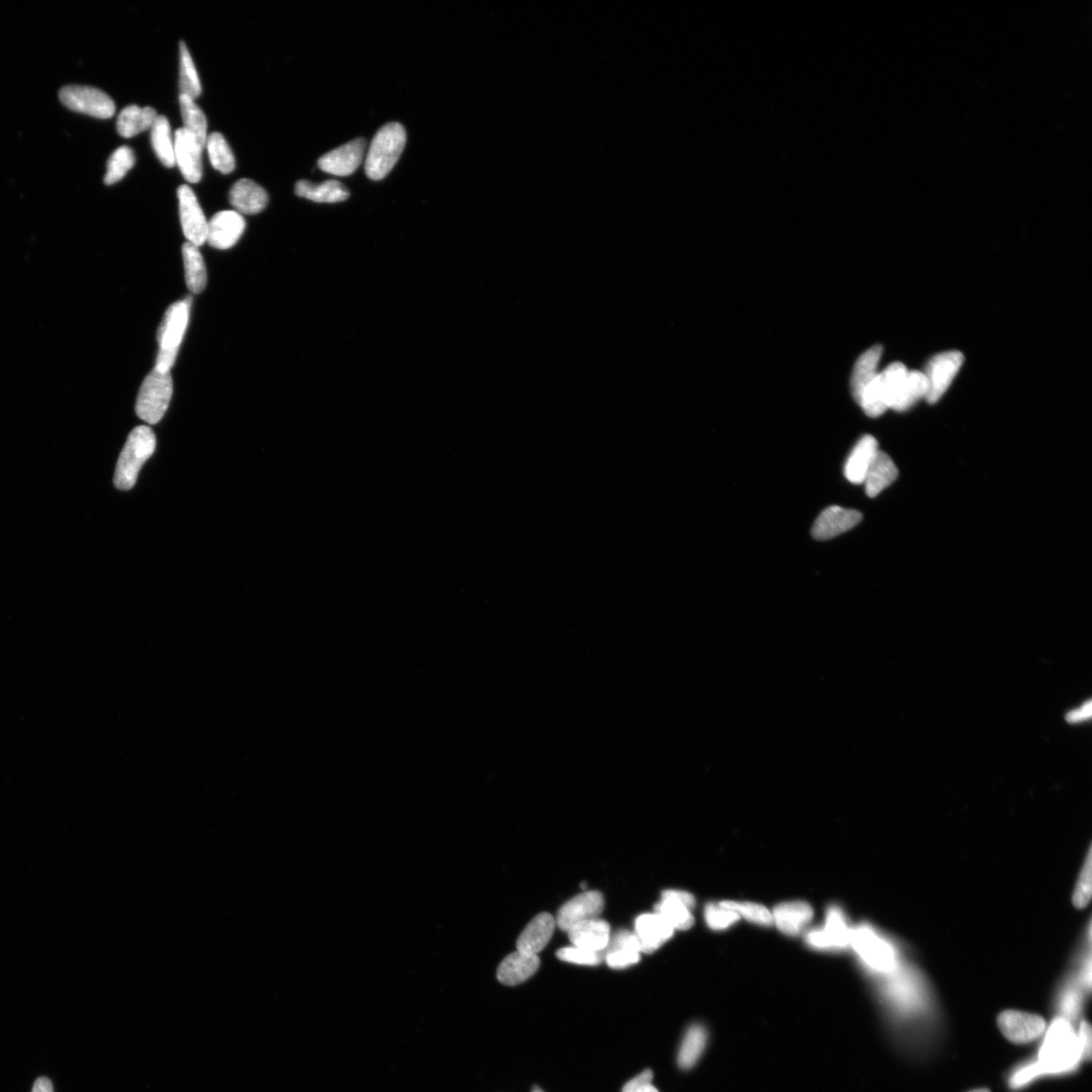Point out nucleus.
I'll return each instance as SVG.
<instances>
[{"label": "nucleus", "mask_w": 1092, "mask_h": 1092, "mask_svg": "<svg viewBox=\"0 0 1092 1092\" xmlns=\"http://www.w3.org/2000/svg\"><path fill=\"white\" fill-rule=\"evenodd\" d=\"M156 438L150 427L139 426L132 431L120 455L114 483L121 491L135 486L141 467L155 454Z\"/></svg>", "instance_id": "f03ea898"}, {"label": "nucleus", "mask_w": 1092, "mask_h": 1092, "mask_svg": "<svg viewBox=\"0 0 1092 1092\" xmlns=\"http://www.w3.org/2000/svg\"><path fill=\"white\" fill-rule=\"evenodd\" d=\"M898 477V468L892 458L884 452H878L865 477L866 493L870 498L879 495L891 486Z\"/></svg>", "instance_id": "393cba45"}, {"label": "nucleus", "mask_w": 1092, "mask_h": 1092, "mask_svg": "<svg viewBox=\"0 0 1092 1092\" xmlns=\"http://www.w3.org/2000/svg\"><path fill=\"white\" fill-rule=\"evenodd\" d=\"M604 905V896L599 891L580 893L560 907L556 918L557 925L568 932L581 923L599 918Z\"/></svg>", "instance_id": "9b49d317"}, {"label": "nucleus", "mask_w": 1092, "mask_h": 1092, "mask_svg": "<svg viewBox=\"0 0 1092 1092\" xmlns=\"http://www.w3.org/2000/svg\"><path fill=\"white\" fill-rule=\"evenodd\" d=\"M675 930L657 913L644 914L636 921V935L638 937L641 953L651 954L667 943Z\"/></svg>", "instance_id": "a211bd4d"}, {"label": "nucleus", "mask_w": 1092, "mask_h": 1092, "mask_svg": "<svg viewBox=\"0 0 1092 1092\" xmlns=\"http://www.w3.org/2000/svg\"><path fill=\"white\" fill-rule=\"evenodd\" d=\"M878 452L879 448L876 439L871 435L863 436L845 463L844 472L846 479L855 485L864 484Z\"/></svg>", "instance_id": "b1692460"}, {"label": "nucleus", "mask_w": 1092, "mask_h": 1092, "mask_svg": "<svg viewBox=\"0 0 1092 1092\" xmlns=\"http://www.w3.org/2000/svg\"><path fill=\"white\" fill-rule=\"evenodd\" d=\"M707 1043V1032L706 1028L700 1025H694L684 1037L679 1055L678 1063L682 1069H690L696 1064L701 1057L704 1049Z\"/></svg>", "instance_id": "2f4dec72"}, {"label": "nucleus", "mask_w": 1092, "mask_h": 1092, "mask_svg": "<svg viewBox=\"0 0 1092 1092\" xmlns=\"http://www.w3.org/2000/svg\"><path fill=\"white\" fill-rule=\"evenodd\" d=\"M182 258L189 290L195 293H201L206 288L208 273L199 247L190 242L183 244Z\"/></svg>", "instance_id": "c756f323"}, {"label": "nucleus", "mask_w": 1092, "mask_h": 1092, "mask_svg": "<svg viewBox=\"0 0 1092 1092\" xmlns=\"http://www.w3.org/2000/svg\"><path fill=\"white\" fill-rule=\"evenodd\" d=\"M721 904L752 924L760 926H770L773 925L772 913L767 907L762 904L733 901L721 902Z\"/></svg>", "instance_id": "e433bc0d"}, {"label": "nucleus", "mask_w": 1092, "mask_h": 1092, "mask_svg": "<svg viewBox=\"0 0 1092 1092\" xmlns=\"http://www.w3.org/2000/svg\"><path fill=\"white\" fill-rule=\"evenodd\" d=\"M927 389L928 385L924 373L908 371L891 409L897 412L910 410L918 401L925 399Z\"/></svg>", "instance_id": "c85d7f7f"}, {"label": "nucleus", "mask_w": 1092, "mask_h": 1092, "mask_svg": "<svg viewBox=\"0 0 1092 1092\" xmlns=\"http://www.w3.org/2000/svg\"><path fill=\"white\" fill-rule=\"evenodd\" d=\"M964 362V355L959 351H947L937 354L928 362L926 377L928 389L925 400L936 404L950 387L958 372Z\"/></svg>", "instance_id": "1a4fd4ad"}, {"label": "nucleus", "mask_w": 1092, "mask_h": 1092, "mask_svg": "<svg viewBox=\"0 0 1092 1092\" xmlns=\"http://www.w3.org/2000/svg\"><path fill=\"white\" fill-rule=\"evenodd\" d=\"M212 166L223 175H229L236 167L233 152L220 132H213L206 144Z\"/></svg>", "instance_id": "f704fd0d"}, {"label": "nucleus", "mask_w": 1092, "mask_h": 1092, "mask_svg": "<svg viewBox=\"0 0 1092 1092\" xmlns=\"http://www.w3.org/2000/svg\"><path fill=\"white\" fill-rule=\"evenodd\" d=\"M59 98L67 109L98 119H109L116 112L114 100L91 86H65L60 90Z\"/></svg>", "instance_id": "6e6552de"}, {"label": "nucleus", "mask_w": 1092, "mask_h": 1092, "mask_svg": "<svg viewBox=\"0 0 1092 1092\" xmlns=\"http://www.w3.org/2000/svg\"><path fill=\"white\" fill-rule=\"evenodd\" d=\"M151 143L163 166L171 168L177 165L175 141L172 140L169 121L165 116H158L152 126Z\"/></svg>", "instance_id": "7c9ffc66"}, {"label": "nucleus", "mask_w": 1092, "mask_h": 1092, "mask_svg": "<svg viewBox=\"0 0 1092 1092\" xmlns=\"http://www.w3.org/2000/svg\"><path fill=\"white\" fill-rule=\"evenodd\" d=\"M604 960L612 969H625L640 961V952L624 948L604 954Z\"/></svg>", "instance_id": "a19ab883"}, {"label": "nucleus", "mask_w": 1092, "mask_h": 1092, "mask_svg": "<svg viewBox=\"0 0 1092 1092\" xmlns=\"http://www.w3.org/2000/svg\"><path fill=\"white\" fill-rule=\"evenodd\" d=\"M1090 714H1091V704H1090V702H1087L1085 704V706L1083 707L1076 709L1073 712H1069L1067 714V720L1070 722H1077L1080 720H1085V719L1090 718Z\"/></svg>", "instance_id": "c03bdc74"}, {"label": "nucleus", "mask_w": 1092, "mask_h": 1092, "mask_svg": "<svg viewBox=\"0 0 1092 1092\" xmlns=\"http://www.w3.org/2000/svg\"><path fill=\"white\" fill-rule=\"evenodd\" d=\"M969 1092H992V1091H990V1090H989V1089H987V1088H979V1089H974V1090H971V1091H969Z\"/></svg>", "instance_id": "49530a36"}, {"label": "nucleus", "mask_w": 1092, "mask_h": 1092, "mask_svg": "<svg viewBox=\"0 0 1092 1092\" xmlns=\"http://www.w3.org/2000/svg\"><path fill=\"white\" fill-rule=\"evenodd\" d=\"M229 200L237 213L244 215H257L268 206V192L251 179L242 178L234 183Z\"/></svg>", "instance_id": "412c9836"}, {"label": "nucleus", "mask_w": 1092, "mask_h": 1092, "mask_svg": "<svg viewBox=\"0 0 1092 1092\" xmlns=\"http://www.w3.org/2000/svg\"><path fill=\"white\" fill-rule=\"evenodd\" d=\"M180 95L195 100L201 94V81L195 63L185 42H180Z\"/></svg>", "instance_id": "72a5a7b5"}, {"label": "nucleus", "mask_w": 1092, "mask_h": 1092, "mask_svg": "<svg viewBox=\"0 0 1092 1092\" xmlns=\"http://www.w3.org/2000/svg\"><path fill=\"white\" fill-rule=\"evenodd\" d=\"M136 157L134 151L128 146H121L112 153L108 161L107 175L105 177V183L107 186L115 185L122 178H124L129 172L135 166Z\"/></svg>", "instance_id": "c9c22d12"}, {"label": "nucleus", "mask_w": 1092, "mask_h": 1092, "mask_svg": "<svg viewBox=\"0 0 1092 1092\" xmlns=\"http://www.w3.org/2000/svg\"><path fill=\"white\" fill-rule=\"evenodd\" d=\"M812 907L804 902H789L781 903L774 908L772 913L773 924L778 930L788 937L800 935L813 918Z\"/></svg>", "instance_id": "6ab92c4d"}, {"label": "nucleus", "mask_w": 1092, "mask_h": 1092, "mask_svg": "<svg viewBox=\"0 0 1092 1092\" xmlns=\"http://www.w3.org/2000/svg\"><path fill=\"white\" fill-rule=\"evenodd\" d=\"M704 916H706L707 925L713 931H726L741 920L738 914L729 910L721 902L708 903L706 907V912H704Z\"/></svg>", "instance_id": "4c0bfd02"}, {"label": "nucleus", "mask_w": 1092, "mask_h": 1092, "mask_svg": "<svg viewBox=\"0 0 1092 1092\" xmlns=\"http://www.w3.org/2000/svg\"><path fill=\"white\" fill-rule=\"evenodd\" d=\"M882 352V347L876 345L864 352L856 361L851 377V390L855 400L858 399L865 387L870 385L879 374L878 364L880 362Z\"/></svg>", "instance_id": "bb28decb"}, {"label": "nucleus", "mask_w": 1092, "mask_h": 1092, "mask_svg": "<svg viewBox=\"0 0 1092 1092\" xmlns=\"http://www.w3.org/2000/svg\"><path fill=\"white\" fill-rule=\"evenodd\" d=\"M567 933L573 946L602 952L609 943L611 928L607 922L595 918L571 927Z\"/></svg>", "instance_id": "5701e85b"}, {"label": "nucleus", "mask_w": 1092, "mask_h": 1092, "mask_svg": "<svg viewBox=\"0 0 1092 1092\" xmlns=\"http://www.w3.org/2000/svg\"><path fill=\"white\" fill-rule=\"evenodd\" d=\"M295 195L316 202L334 203L344 201L351 197V192L339 180H328L320 185H314L308 180H300L295 185Z\"/></svg>", "instance_id": "a878e982"}, {"label": "nucleus", "mask_w": 1092, "mask_h": 1092, "mask_svg": "<svg viewBox=\"0 0 1092 1092\" xmlns=\"http://www.w3.org/2000/svg\"><path fill=\"white\" fill-rule=\"evenodd\" d=\"M694 907L695 897L691 893L670 890L661 893V900L656 904L655 913L665 918L673 930L687 931L694 925Z\"/></svg>", "instance_id": "ddd939ff"}, {"label": "nucleus", "mask_w": 1092, "mask_h": 1092, "mask_svg": "<svg viewBox=\"0 0 1092 1092\" xmlns=\"http://www.w3.org/2000/svg\"><path fill=\"white\" fill-rule=\"evenodd\" d=\"M533 1092H545V1091L543 1089H540L539 1087L535 1086V1087H534Z\"/></svg>", "instance_id": "de8ad7c7"}, {"label": "nucleus", "mask_w": 1092, "mask_h": 1092, "mask_svg": "<svg viewBox=\"0 0 1092 1092\" xmlns=\"http://www.w3.org/2000/svg\"><path fill=\"white\" fill-rule=\"evenodd\" d=\"M179 104L185 129L197 139L201 147H205L208 140V122L205 114L195 103V100L187 96H179Z\"/></svg>", "instance_id": "473e14b6"}, {"label": "nucleus", "mask_w": 1092, "mask_h": 1092, "mask_svg": "<svg viewBox=\"0 0 1092 1092\" xmlns=\"http://www.w3.org/2000/svg\"><path fill=\"white\" fill-rule=\"evenodd\" d=\"M540 960L537 955L516 951L507 956L497 971L498 981L504 985L522 984L538 971Z\"/></svg>", "instance_id": "4be33fe9"}, {"label": "nucleus", "mask_w": 1092, "mask_h": 1092, "mask_svg": "<svg viewBox=\"0 0 1092 1092\" xmlns=\"http://www.w3.org/2000/svg\"><path fill=\"white\" fill-rule=\"evenodd\" d=\"M178 193L183 234L188 242L200 247L207 242L209 222L200 206L196 193L190 187L181 186Z\"/></svg>", "instance_id": "f8f14e48"}, {"label": "nucleus", "mask_w": 1092, "mask_h": 1092, "mask_svg": "<svg viewBox=\"0 0 1092 1092\" xmlns=\"http://www.w3.org/2000/svg\"><path fill=\"white\" fill-rule=\"evenodd\" d=\"M1091 869H1092V856L1091 849H1089L1086 856V861L1078 877L1075 891L1073 896V902L1075 907L1085 908L1088 905L1091 898Z\"/></svg>", "instance_id": "ea45409f"}, {"label": "nucleus", "mask_w": 1092, "mask_h": 1092, "mask_svg": "<svg viewBox=\"0 0 1092 1092\" xmlns=\"http://www.w3.org/2000/svg\"><path fill=\"white\" fill-rule=\"evenodd\" d=\"M863 515L853 509L832 506L823 510L812 526L815 539L829 540L839 536L858 525Z\"/></svg>", "instance_id": "dca6fc26"}, {"label": "nucleus", "mask_w": 1092, "mask_h": 1092, "mask_svg": "<svg viewBox=\"0 0 1092 1092\" xmlns=\"http://www.w3.org/2000/svg\"><path fill=\"white\" fill-rule=\"evenodd\" d=\"M654 1074L649 1069L644 1071L629 1083L626 1085L622 1092H659V1090L651 1085Z\"/></svg>", "instance_id": "79ce46f5"}, {"label": "nucleus", "mask_w": 1092, "mask_h": 1092, "mask_svg": "<svg viewBox=\"0 0 1092 1092\" xmlns=\"http://www.w3.org/2000/svg\"><path fill=\"white\" fill-rule=\"evenodd\" d=\"M850 947L854 948L863 963L876 972L890 973L896 967V959L891 946L868 925H860L852 928Z\"/></svg>", "instance_id": "423d86ee"}, {"label": "nucleus", "mask_w": 1092, "mask_h": 1092, "mask_svg": "<svg viewBox=\"0 0 1092 1092\" xmlns=\"http://www.w3.org/2000/svg\"><path fill=\"white\" fill-rule=\"evenodd\" d=\"M1000 1032L1015 1044L1033 1042L1045 1032L1046 1020L1038 1015L1019 1012V1010H1005L997 1017Z\"/></svg>", "instance_id": "9d476101"}, {"label": "nucleus", "mask_w": 1092, "mask_h": 1092, "mask_svg": "<svg viewBox=\"0 0 1092 1092\" xmlns=\"http://www.w3.org/2000/svg\"><path fill=\"white\" fill-rule=\"evenodd\" d=\"M203 147L195 137L185 128H181L176 132L175 136V155L176 163L178 166L183 178L190 183H198L202 177V155Z\"/></svg>", "instance_id": "f3484780"}, {"label": "nucleus", "mask_w": 1092, "mask_h": 1092, "mask_svg": "<svg viewBox=\"0 0 1092 1092\" xmlns=\"http://www.w3.org/2000/svg\"><path fill=\"white\" fill-rule=\"evenodd\" d=\"M407 142V132L399 122H390L376 132L365 156V173L373 180H382L400 159Z\"/></svg>", "instance_id": "f257e3e1"}, {"label": "nucleus", "mask_w": 1092, "mask_h": 1092, "mask_svg": "<svg viewBox=\"0 0 1092 1092\" xmlns=\"http://www.w3.org/2000/svg\"><path fill=\"white\" fill-rule=\"evenodd\" d=\"M557 923L556 918L543 913L536 915L530 922L517 940V951L530 955H537L551 940Z\"/></svg>", "instance_id": "aec40b11"}, {"label": "nucleus", "mask_w": 1092, "mask_h": 1092, "mask_svg": "<svg viewBox=\"0 0 1092 1092\" xmlns=\"http://www.w3.org/2000/svg\"><path fill=\"white\" fill-rule=\"evenodd\" d=\"M32 1092H54L52 1083L46 1077L37 1079Z\"/></svg>", "instance_id": "a18cd8bd"}, {"label": "nucleus", "mask_w": 1092, "mask_h": 1092, "mask_svg": "<svg viewBox=\"0 0 1092 1092\" xmlns=\"http://www.w3.org/2000/svg\"><path fill=\"white\" fill-rule=\"evenodd\" d=\"M365 150L366 141L362 138L355 139L322 156L318 161V167L332 176H351L363 162Z\"/></svg>", "instance_id": "4468645a"}, {"label": "nucleus", "mask_w": 1092, "mask_h": 1092, "mask_svg": "<svg viewBox=\"0 0 1092 1092\" xmlns=\"http://www.w3.org/2000/svg\"><path fill=\"white\" fill-rule=\"evenodd\" d=\"M1078 1039L1063 1018H1057L1051 1027L1046 1042L1040 1051V1068L1060 1071L1074 1066L1079 1057Z\"/></svg>", "instance_id": "20e7f679"}, {"label": "nucleus", "mask_w": 1092, "mask_h": 1092, "mask_svg": "<svg viewBox=\"0 0 1092 1092\" xmlns=\"http://www.w3.org/2000/svg\"><path fill=\"white\" fill-rule=\"evenodd\" d=\"M851 931L842 907L832 905L826 911L824 925L809 931L805 940L818 951H844L850 947Z\"/></svg>", "instance_id": "0eeeda50"}, {"label": "nucleus", "mask_w": 1092, "mask_h": 1092, "mask_svg": "<svg viewBox=\"0 0 1092 1092\" xmlns=\"http://www.w3.org/2000/svg\"><path fill=\"white\" fill-rule=\"evenodd\" d=\"M557 956L561 961L578 965L597 966L604 961L602 952L590 951L575 946L560 948Z\"/></svg>", "instance_id": "58836bf2"}, {"label": "nucleus", "mask_w": 1092, "mask_h": 1092, "mask_svg": "<svg viewBox=\"0 0 1092 1092\" xmlns=\"http://www.w3.org/2000/svg\"><path fill=\"white\" fill-rule=\"evenodd\" d=\"M245 228L247 222L241 213L236 211H222L208 224L207 242L213 248L230 249L239 241Z\"/></svg>", "instance_id": "2eb2a0df"}, {"label": "nucleus", "mask_w": 1092, "mask_h": 1092, "mask_svg": "<svg viewBox=\"0 0 1092 1092\" xmlns=\"http://www.w3.org/2000/svg\"><path fill=\"white\" fill-rule=\"evenodd\" d=\"M157 117L156 110L150 107L142 109L135 105L129 106L122 109L119 115L117 121L119 134L124 138L135 137L140 132L151 129Z\"/></svg>", "instance_id": "cd10ccee"}, {"label": "nucleus", "mask_w": 1092, "mask_h": 1092, "mask_svg": "<svg viewBox=\"0 0 1092 1092\" xmlns=\"http://www.w3.org/2000/svg\"><path fill=\"white\" fill-rule=\"evenodd\" d=\"M191 298L177 302L167 309L157 333L159 351L155 369L170 373L175 365L190 321Z\"/></svg>", "instance_id": "7ed1b4c3"}, {"label": "nucleus", "mask_w": 1092, "mask_h": 1092, "mask_svg": "<svg viewBox=\"0 0 1092 1092\" xmlns=\"http://www.w3.org/2000/svg\"><path fill=\"white\" fill-rule=\"evenodd\" d=\"M580 887L583 888V890H586L587 884L585 882H583L580 884Z\"/></svg>", "instance_id": "09e8293b"}, {"label": "nucleus", "mask_w": 1092, "mask_h": 1092, "mask_svg": "<svg viewBox=\"0 0 1092 1092\" xmlns=\"http://www.w3.org/2000/svg\"><path fill=\"white\" fill-rule=\"evenodd\" d=\"M1078 1042L1081 1054L1089 1063L1092 1053V1034L1091 1027L1087 1022H1083L1080 1025Z\"/></svg>", "instance_id": "37998d69"}, {"label": "nucleus", "mask_w": 1092, "mask_h": 1092, "mask_svg": "<svg viewBox=\"0 0 1092 1092\" xmlns=\"http://www.w3.org/2000/svg\"><path fill=\"white\" fill-rule=\"evenodd\" d=\"M173 393L170 373L153 370L141 385L136 404L140 420L149 424H157L168 409Z\"/></svg>", "instance_id": "39448f33"}]
</instances>
